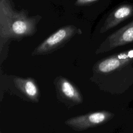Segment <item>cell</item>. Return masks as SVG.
Here are the masks:
<instances>
[{
  "label": "cell",
  "mask_w": 133,
  "mask_h": 133,
  "mask_svg": "<svg viewBox=\"0 0 133 133\" xmlns=\"http://www.w3.org/2000/svg\"><path fill=\"white\" fill-rule=\"evenodd\" d=\"M81 33V30L73 25L64 26L37 46L33 50L32 55H45L52 52L65 44L75 35Z\"/></svg>",
  "instance_id": "obj_2"
},
{
  "label": "cell",
  "mask_w": 133,
  "mask_h": 133,
  "mask_svg": "<svg viewBox=\"0 0 133 133\" xmlns=\"http://www.w3.org/2000/svg\"><path fill=\"white\" fill-rule=\"evenodd\" d=\"M113 116L114 114L109 111H97L70 118L65 123L76 130L81 131L105 123Z\"/></svg>",
  "instance_id": "obj_4"
},
{
  "label": "cell",
  "mask_w": 133,
  "mask_h": 133,
  "mask_svg": "<svg viewBox=\"0 0 133 133\" xmlns=\"http://www.w3.org/2000/svg\"><path fill=\"white\" fill-rule=\"evenodd\" d=\"M14 82L24 95L33 102H37L39 98V91L35 81L31 78L16 77Z\"/></svg>",
  "instance_id": "obj_7"
},
{
  "label": "cell",
  "mask_w": 133,
  "mask_h": 133,
  "mask_svg": "<svg viewBox=\"0 0 133 133\" xmlns=\"http://www.w3.org/2000/svg\"><path fill=\"white\" fill-rule=\"evenodd\" d=\"M57 86L64 98L77 103L82 102L83 99L81 92L68 79L63 77L60 78L57 82Z\"/></svg>",
  "instance_id": "obj_8"
},
{
  "label": "cell",
  "mask_w": 133,
  "mask_h": 133,
  "mask_svg": "<svg viewBox=\"0 0 133 133\" xmlns=\"http://www.w3.org/2000/svg\"><path fill=\"white\" fill-rule=\"evenodd\" d=\"M40 16L30 17L24 10H15L9 0H0L1 46L10 39L31 36L37 31Z\"/></svg>",
  "instance_id": "obj_1"
},
{
  "label": "cell",
  "mask_w": 133,
  "mask_h": 133,
  "mask_svg": "<svg viewBox=\"0 0 133 133\" xmlns=\"http://www.w3.org/2000/svg\"><path fill=\"white\" fill-rule=\"evenodd\" d=\"M95 1H97V0H76L75 2V4L79 6L85 5L89 4L92 2H94Z\"/></svg>",
  "instance_id": "obj_9"
},
{
  "label": "cell",
  "mask_w": 133,
  "mask_h": 133,
  "mask_svg": "<svg viewBox=\"0 0 133 133\" xmlns=\"http://www.w3.org/2000/svg\"><path fill=\"white\" fill-rule=\"evenodd\" d=\"M133 62V48L105 58L95 65L96 72L105 74L121 69Z\"/></svg>",
  "instance_id": "obj_5"
},
{
  "label": "cell",
  "mask_w": 133,
  "mask_h": 133,
  "mask_svg": "<svg viewBox=\"0 0 133 133\" xmlns=\"http://www.w3.org/2000/svg\"><path fill=\"white\" fill-rule=\"evenodd\" d=\"M133 43V17L124 26L110 34L101 43L97 54L105 52L116 48Z\"/></svg>",
  "instance_id": "obj_3"
},
{
  "label": "cell",
  "mask_w": 133,
  "mask_h": 133,
  "mask_svg": "<svg viewBox=\"0 0 133 133\" xmlns=\"http://www.w3.org/2000/svg\"><path fill=\"white\" fill-rule=\"evenodd\" d=\"M133 17V3L126 2L114 8L106 18L100 32L104 33Z\"/></svg>",
  "instance_id": "obj_6"
}]
</instances>
